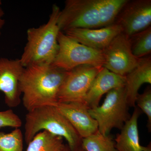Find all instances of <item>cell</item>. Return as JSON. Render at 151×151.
Wrapping results in <instances>:
<instances>
[{"label": "cell", "instance_id": "1", "mask_svg": "<svg viewBox=\"0 0 151 151\" xmlns=\"http://www.w3.org/2000/svg\"><path fill=\"white\" fill-rule=\"evenodd\" d=\"M68 72L52 64L24 68L20 90L23 105L28 112L42 106L55 105Z\"/></svg>", "mask_w": 151, "mask_h": 151}, {"label": "cell", "instance_id": "2", "mask_svg": "<svg viewBox=\"0 0 151 151\" xmlns=\"http://www.w3.org/2000/svg\"><path fill=\"white\" fill-rule=\"evenodd\" d=\"M128 0H67L60 12V31L73 28H101L114 23Z\"/></svg>", "mask_w": 151, "mask_h": 151}, {"label": "cell", "instance_id": "3", "mask_svg": "<svg viewBox=\"0 0 151 151\" xmlns=\"http://www.w3.org/2000/svg\"><path fill=\"white\" fill-rule=\"evenodd\" d=\"M60 11L53 5L46 23L27 29V42L19 59L24 68L53 63L59 49L58 37L60 31L58 20Z\"/></svg>", "mask_w": 151, "mask_h": 151}, {"label": "cell", "instance_id": "4", "mask_svg": "<svg viewBox=\"0 0 151 151\" xmlns=\"http://www.w3.org/2000/svg\"><path fill=\"white\" fill-rule=\"evenodd\" d=\"M24 139L28 144L38 133L46 131L64 138L71 151L81 147L82 138L67 119L52 105H46L29 111L26 115Z\"/></svg>", "mask_w": 151, "mask_h": 151}, {"label": "cell", "instance_id": "5", "mask_svg": "<svg viewBox=\"0 0 151 151\" xmlns=\"http://www.w3.org/2000/svg\"><path fill=\"white\" fill-rule=\"evenodd\" d=\"M106 94L102 105L89 109V111L97 121L98 132L108 135L112 129L121 130L131 116L124 86L112 89Z\"/></svg>", "mask_w": 151, "mask_h": 151}, {"label": "cell", "instance_id": "6", "mask_svg": "<svg viewBox=\"0 0 151 151\" xmlns=\"http://www.w3.org/2000/svg\"><path fill=\"white\" fill-rule=\"evenodd\" d=\"M59 49L52 65L69 71L83 65L103 67V51L79 43L60 31L58 37Z\"/></svg>", "mask_w": 151, "mask_h": 151}, {"label": "cell", "instance_id": "7", "mask_svg": "<svg viewBox=\"0 0 151 151\" xmlns=\"http://www.w3.org/2000/svg\"><path fill=\"white\" fill-rule=\"evenodd\" d=\"M103 68L83 65L68 71L60 90L58 102L84 103L93 80Z\"/></svg>", "mask_w": 151, "mask_h": 151}, {"label": "cell", "instance_id": "8", "mask_svg": "<svg viewBox=\"0 0 151 151\" xmlns=\"http://www.w3.org/2000/svg\"><path fill=\"white\" fill-rule=\"evenodd\" d=\"M103 67L117 75L125 76L139 64L141 58L134 56L129 36L123 33L116 37L103 50Z\"/></svg>", "mask_w": 151, "mask_h": 151}, {"label": "cell", "instance_id": "9", "mask_svg": "<svg viewBox=\"0 0 151 151\" xmlns=\"http://www.w3.org/2000/svg\"><path fill=\"white\" fill-rule=\"evenodd\" d=\"M128 36L151 27V0H128L114 22Z\"/></svg>", "mask_w": 151, "mask_h": 151}, {"label": "cell", "instance_id": "10", "mask_svg": "<svg viewBox=\"0 0 151 151\" xmlns=\"http://www.w3.org/2000/svg\"><path fill=\"white\" fill-rule=\"evenodd\" d=\"M24 69L19 59L0 58V91L9 108L17 107L21 101L19 83Z\"/></svg>", "mask_w": 151, "mask_h": 151}, {"label": "cell", "instance_id": "11", "mask_svg": "<svg viewBox=\"0 0 151 151\" xmlns=\"http://www.w3.org/2000/svg\"><path fill=\"white\" fill-rule=\"evenodd\" d=\"M62 32L81 44L103 51L122 31L120 26L113 24L101 28H73Z\"/></svg>", "mask_w": 151, "mask_h": 151}, {"label": "cell", "instance_id": "12", "mask_svg": "<svg viewBox=\"0 0 151 151\" xmlns=\"http://www.w3.org/2000/svg\"><path fill=\"white\" fill-rule=\"evenodd\" d=\"M54 106L69 121L82 139L98 132L97 121L91 116L89 108L84 103L58 102Z\"/></svg>", "mask_w": 151, "mask_h": 151}, {"label": "cell", "instance_id": "13", "mask_svg": "<svg viewBox=\"0 0 151 151\" xmlns=\"http://www.w3.org/2000/svg\"><path fill=\"white\" fill-rule=\"evenodd\" d=\"M125 80V76L117 75L103 67L93 80L84 104L89 109L97 107L104 94L112 89L124 86Z\"/></svg>", "mask_w": 151, "mask_h": 151}, {"label": "cell", "instance_id": "14", "mask_svg": "<svg viewBox=\"0 0 151 151\" xmlns=\"http://www.w3.org/2000/svg\"><path fill=\"white\" fill-rule=\"evenodd\" d=\"M124 85L126 98L129 107H136L139 90L143 84H151L150 56L141 58L139 64L125 76Z\"/></svg>", "mask_w": 151, "mask_h": 151}, {"label": "cell", "instance_id": "15", "mask_svg": "<svg viewBox=\"0 0 151 151\" xmlns=\"http://www.w3.org/2000/svg\"><path fill=\"white\" fill-rule=\"evenodd\" d=\"M142 111L135 107L130 119L126 122L116 135V147L118 151H145L147 147L141 145L138 127V121Z\"/></svg>", "mask_w": 151, "mask_h": 151}, {"label": "cell", "instance_id": "16", "mask_svg": "<svg viewBox=\"0 0 151 151\" xmlns=\"http://www.w3.org/2000/svg\"><path fill=\"white\" fill-rule=\"evenodd\" d=\"M63 139L47 131H41L28 144L26 151H61L65 145Z\"/></svg>", "mask_w": 151, "mask_h": 151}, {"label": "cell", "instance_id": "17", "mask_svg": "<svg viewBox=\"0 0 151 151\" xmlns=\"http://www.w3.org/2000/svg\"><path fill=\"white\" fill-rule=\"evenodd\" d=\"M81 146L85 151H118L110 135H103L98 131L82 138Z\"/></svg>", "mask_w": 151, "mask_h": 151}, {"label": "cell", "instance_id": "18", "mask_svg": "<svg viewBox=\"0 0 151 151\" xmlns=\"http://www.w3.org/2000/svg\"><path fill=\"white\" fill-rule=\"evenodd\" d=\"M131 50L134 56L142 58L151 52V27L129 37Z\"/></svg>", "mask_w": 151, "mask_h": 151}, {"label": "cell", "instance_id": "19", "mask_svg": "<svg viewBox=\"0 0 151 151\" xmlns=\"http://www.w3.org/2000/svg\"><path fill=\"white\" fill-rule=\"evenodd\" d=\"M0 151H23V135L19 128L9 133L0 132Z\"/></svg>", "mask_w": 151, "mask_h": 151}, {"label": "cell", "instance_id": "20", "mask_svg": "<svg viewBox=\"0 0 151 151\" xmlns=\"http://www.w3.org/2000/svg\"><path fill=\"white\" fill-rule=\"evenodd\" d=\"M135 104L142 112L147 117V127L149 131L151 130V89L147 87L142 94H138Z\"/></svg>", "mask_w": 151, "mask_h": 151}, {"label": "cell", "instance_id": "21", "mask_svg": "<svg viewBox=\"0 0 151 151\" xmlns=\"http://www.w3.org/2000/svg\"><path fill=\"white\" fill-rule=\"evenodd\" d=\"M22 125V121L18 116L12 110H6L0 112V129L9 127L17 129Z\"/></svg>", "mask_w": 151, "mask_h": 151}, {"label": "cell", "instance_id": "22", "mask_svg": "<svg viewBox=\"0 0 151 151\" xmlns=\"http://www.w3.org/2000/svg\"><path fill=\"white\" fill-rule=\"evenodd\" d=\"M1 6L2 1L0 0V36L1 35L2 29L5 23V20L4 18V12L3 11Z\"/></svg>", "mask_w": 151, "mask_h": 151}, {"label": "cell", "instance_id": "23", "mask_svg": "<svg viewBox=\"0 0 151 151\" xmlns=\"http://www.w3.org/2000/svg\"><path fill=\"white\" fill-rule=\"evenodd\" d=\"M61 151H71V150L67 145H65Z\"/></svg>", "mask_w": 151, "mask_h": 151}, {"label": "cell", "instance_id": "24", "mask_svg": "<svg viewBox=\"0 0 151 151\" xmlns=\"http://www.w3.org/2000/svg\"><path fill=\"white\" fill-rule=\"evenodd\" d=\"M145 151H151V147L150 144V145H148L147 146L145 150Z\"/></svg>", "mask_w": 151, "mask_h": 151}, {"label": "cell", "instance_id": "25", "mask_svg": "<svg viewBox=\"0 0 151 151\" xmlns=\"http://www.w3.org/2000/svg\"><path fill=\"white\" fill-rule=\"evenodd\" d=\"M75 151H85L84 150V149L82 148V147H81V146L80 147H79V148L77 149Z\"/></svg>", "mask_w": 151, "mask_h": 151}]
</instances>
